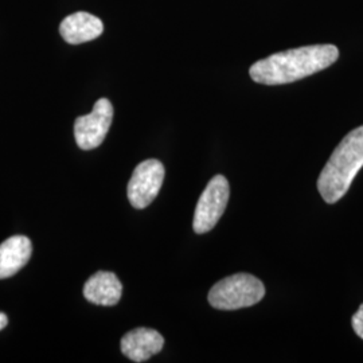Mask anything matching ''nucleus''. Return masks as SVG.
<instances>
[{
	"instance_id": "obj_8",
	"label": "nucleus",
	"mask_w": 363,
	"mask_h": 363,
	"mask_svg": "<svg viewBox=\"0 0 363 363\" xmlns=\"http://www.w3.org/2000/svg\"><path fill=\"white\" fill-rule=\"evenodd\" d=\"M104 31L100 18L85 11L66 16L60 26V34L70 45L85 43L99 38Z\"/></svg>"
},
{
	"instance_id": "obj_12",
	"label": "nucleus",
	"mask_w": 363,
	"mask_h": 363,
	"mask_svg": "<svg viewBox=\"0 0 363 363\" xmlns=\"http://www.w3.org/2000/svg\"><path fill=\"white\" fill-rule=\"evenodd\" d=\"M7 323H9L7 316H6L3 312H0V331L7 325Z\"/></svg>"
},
{
	"instance_id": "obj_1",
	"label": "nucleus",
	"mask_w": 363,
	"mask_h": 363,
	"mask_svg": "<svg viewBox=\"0 0 363 363\" xmlns=\"http://www.w3.org/2000/svg\"><path fill=\"white\" fill-rule=\"evenodd\" d=\"M339 50L334 45H312L276 52L253 64L249 74L262 85H284L310 77L337 62Z\"/></svg>"
},
{
	"instance_id": "obj_11",
	"label": "nucleus",
	"mask_w": 363,
	"mask_h": 363,
	"mask_svg": "<svg viewBox=\"0 0 363 363\" xmlns=\"http://www.w3.org/2000/svg\"><path fill=\"white\" fill-rule=\"evenodd\" d=\"M351 325L354 333L363 339V304L359 307V310L352 315Z\"/></svg>"
},
{
	"instance_id": "obj_2",
	"label": "nucleus",
	"mask_w": 363,
	"mask_h": 363,
	"mask_svg": "<svg viewBox=\"0 0 363 363\" xmlns=\"http://www.w3.org/2000/svg\"><path fill=\"white\" fill-rule=\"evenodd\" d=\"M362 167L363 125L345 136L320 172L318 190L325 202L333 205L345 196Z\"/></svg>"
},
{
	"instance_id": "obj_7",
	"label": "nucleus",
	"mask_w": 363,
	"mask_h": 363,
	"mask_svg": "<svg viewBox=\"0 0 363 363\" xmlns=\"http://www.w3.org/2000/svg\"><path fill=\"white\" fill-rule=\"evenodd\" d=\"M121 352L133 362L142 363L160 352L164 346L163 337L152 328L139 327L121 339Z\"/></svg>"
},
{
	"instance_id": "obj_4",
	"label": "nucleus",
	"mask_w": 363,
	"mask_h": 363,
	"mask_svg": "<svg viewBox=\"0 0 363 363\" xmlns=\"http://www.w3.org/2000/svg\"><path fill=\"white\" fill-rule=\"evenodd\" d=\"M229 194V182L223 175H216L211 178L195 208L193 222L195 233H208L218 223L228 206Z\"/></svg>"
},
{
	"instance_id": "obj_3",
	"label": "nucleus",
	"mask_w": 363,
	"mask_h": 363,
	"mask_svg": "<svg viewBox=\"0 0 363 363\" xmlns=\"http://www.w3.org/2000/svg\"><path fill=\"white\" fill-rule=\"evenodd\" d=\"M265 296V286L256 276L237 273L225 277L208 292L211 307L222 311H234L252 307Z\"/></svg>"
},
{
	"instance_id": "obj_6",
	"label": "nucleus",
	"mask_w": 363,
	"mask_h": 363,
	"mask_svg": "<svg viewBox=\"0 0 363 363\" xmlns=\"http://www.w3.org/2000/svg\"><path fill=\"white\" fill-rule=\"evenodd\" d=\"M164 181V167L156 159L144 160L130 177L127 194L135 208H145L152 203Z\"/></svg>"
},
{
	"instance_id": "obj_9",
	"label": "nucleus",
	"mask_w": 363,
	"mask_h": 363,
	"mask_svg": "<svg viewBox=\"0 0 363 363\" xmlns=\"http://www.w3.org/2000/svg\"><path fill=\"white\" fill-rule=\"evenodd\" d=\"M123 286L112 272L94 273L84 286V296L97 306H116L121 298Z\"/></svg>"
},
{
	"instance_id": "obj_5",
	"label": "nucleus",
	"mask_w": 363,
	"mask_h": 363,
	"mask_svg": "<svg viewBox=\"0 0 363 363\" xmlns=\"http://www.w3.org/2000/svg\"><path fill=\"white\" fill-rule=\"evenodd\" d=\"M113 120V105L108 99H100L89 115L78 117L74 136L78 147L85 151L97 148L104 142Z\"/></svg>"
},
{
	"instance_id": "obj_10",
	"label": "nucleus",
	"mask_w": 363,
	"mask_h": 363,
	"mask_svg": "<svg viewBox=\"0 0 363 363\" xmlns=\"http://www.w3.org/2000/svg\"><path fill=\"white\" fill-rule=\"evenodd\" d=\"M33 245L25 235H13L0 244V279L19 272L31 257Z\"/></svg>"
}]
</instances>
